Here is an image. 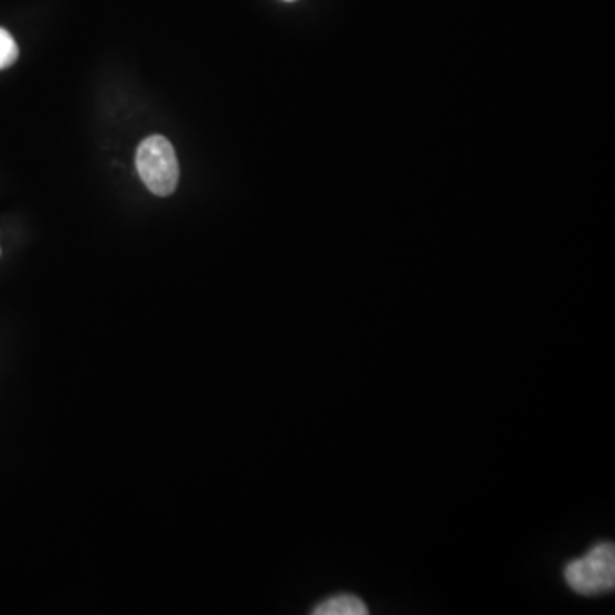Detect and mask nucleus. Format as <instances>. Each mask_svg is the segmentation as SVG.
<instances>
[{
	"label": "nucleus",
	"instance_id": "4",
	"mask_svg": "<svg viewBox=\"0 0 615 615\" xmlns=\"http://www.w3.org/2000/svg\"><path fill=\"white\" fill-rule=\"evenodd\" d=\"M20 57V49L18 43L12 39V34L0 28V71L11 67Z\"/></svg>",
	"mask_w": 615,
	"mask_h": 615
},
{
	"label": "nucleus",
	"instance_id": "2",
	"mask_svg": "<svg viewBox=\"0 0 615 615\" xmlns=\"http://www.w3.org/2000/svg\"><path fill=\"white\" fill-rule=\"evenodd\" d=\"M137 171L155 195L168 197L177 190L180 165L167 137L152 136L137 149Z\"/></svg>",
	"mask_w": 615,
	"mask_h": 615
},
{
	"label": "nucleus",
	"instance_id": "5",
	"mask_svg": "<svg viewBox=\"0 0 615 615\" xmlns=\"http://www.w3.org/2000/svg\"><path fill=\"white\" fill-rule=\"evenodd\" d=\"M287 2H291V0H287Z\"/></svg>",
	"mask_w": 615,
	"mask_h": 615
},
{
	"label": "nucleus",
	"instance_id": "1",
	"mask_svg": "<svg viewBox=\"0 0 615 615\" xmlns=\"http://www.w3.org/2000/svg\"><path fill=\"white\" fill-rule=\"evenodd\" d=\"M564 580L580 595H601L615 586V548L612 542L593 545L564 568Z\"/></svg>",
	"mask_w": 615,
	"mask_h": 615
},
{
	"label": "nucleus",
	"instance_id": "3",
	"mask_svg": "<svg viewBox=\"0 0 615 615\" xmlns=\"http://www.w3.org/2000/svg\"><path fill=\"white\" fill-rule=\"evenodd\" d=\"M367 604L356 595H333L315 607V615H367Z\"/></svg>",
	"mask_w": 615,
	"mask_h": 615
}]
</instances>
